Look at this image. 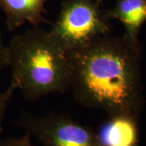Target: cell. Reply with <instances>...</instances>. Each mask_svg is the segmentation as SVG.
Listing matches in <instances>:
<instances>
[{
  "instance_id": "1",
  "label": "cell",
  "mask_w": 146,
  "mask_h": 146,
  "mask_svg": "<svg viewBox=\"0 0 146 146\" xmlns=\"http://www.w3.org/2000/svg\"><path fill=\"white\" fill-rule=\"evenodd\" d=\"M66 52L72 69L70 89L78 104L109 117L138 119L144 104L139 41L106 35Z\"/></svg>"
},
{
  "instance_id": "2",
  "label": "cell",
  "mask_w": 146,
  "mask_h": 146,
  "mask_svg": "<svg viewBox=\"0 0 146 146\" xmlns=\"http://www.w3.org/2000/svg\"><path fill=\"white\" fill-rule=\"evenodd\" d=\"M7 48L10 83L27 100L70 89L72 69L66 52L49 31L35 27L13 36Z\"/></svg>"
},
{
  "instance_id": "3",
  "label": "cell",
  "mask_w": 146,
  "mask_h": 146,
  "mask_svg": "<svg viewBox=\"0 0 146 146\" xmlns=\"http://www.w3.org/2000/svg\"><path fill=\"white\" fill-rule=\"evenodd\" d=\"M110 31V19L95 0H66L49 32L67 52L109 35Z\"/></svg>"
},
{
  "instance_id": "4",
  "label": "cell",
  "mask_w": 146,
  "mask_h": 146,
  "mask_svg": "<svg viewBox=\"0 0 146 146\" xmlns=\"http://www.w3.org/2000/svg\"><path fill=\"white\" fill-rule=\"evenodd\" d=\"M15 124L43 146H101L96 131L66 115L36 116L22 111Z\"/></svg>"
},
{
  "instance_id": "5",
  "label": "cell",
  "mask_w": 146,
  "mask_h": 146,
  "mask_svg": "<svg viewBox=\"0 0 146 146\" xmlns=\"http://www.w3.org/2000/svg\"><path fill=\"white\" fill-rule=\"evenodd\" d=\"M47 0H0V9L4 12L5 25L13 31L25 23L37 27L47 23L45 5Z\"/></svg>"
},
{
  "instance_id": "6",
  "label": "cell",
  "mask_w": 146,
  "mask_h": 146,
  "mask_svg": "<svg viewBox=\"0 0 146 146\" xmlns=\"http://www.w3.org/2000/svg\"><path fill=\"white\" fill-rule=\"evenodd\" d=\"M97 135L101 146H139L138 119L128 116H110Z\"/></svg>"
},
{
  "instance_id": "7",
  "label": "cell",
  "mask_w": 146,
  "mask_h": 146,
  "mask_svg": "<svg viewBox=\"0 0 146 146\" xmlns=\"http://www.w3.org/2000/svg\"><path fill=\"white\" fill-rule=\"evenodd\" d=\"M105 12L110 20L121 22L126 36L139 41V31L146 22V0H116L114 8Z\"/></svg>"
},
{
  "instance_id": "8",
  "label": "cell",
  "mask_w": 146,
  "mask_h": 146,
  "mask_svg": "<svg viewBox=\"0 0 146 146\" xmlns=\"http://www.w3.org/2000/svg\"><path fill=\"white\" fill-rule=\"evenodd\" d=\"M16 90L14 85L10 83L6 89L0 91V135L3 131V123L5 112Z\"/></svg>"
},
{
  "instance_id": "9",
  "label": "cell",
  "mask_w": 146,
  "mask_h": 146,
  "mask_svg": "<svg viewBox=\"0 0 146 146\" xmlns=\"http://www.w3.org/2000/svg\"><path fill=\"white\" fill-rule=\"evenodd\" d=\"M0 146H33L31 143V135L26 132L18 137H9L0 139Z\"/></svg>"
},
{
  "instance_id": "10",
  "label": "cell",
  "mask_w": 146,
  "mask_h": 146,
  "mask_svg": "<svg viewBox=\"0 0 146 146\" xmlns=\"http://www.w3.org/2000/svg\"><path fill=\"white\" fill-rule=\"evenodd\" d=\"M8 67V48L3 42L2 34L0 30V71Z\"/></svg>"
},
{
  "instance_id": "11",
  "label": "cell",
  "mask_w": 146,
  "mask_h": 146,
  "mask_svg": "<svg viewBox=\"0 0 146 146\" xmlns=\"http://www.w3.org/2000/svg\"><path fill=\"white\" fill-rule=\"evenodd\" d=\"M95 1H96V3H98V5H100V4H101V3H102V0H95Z\"/></svg>"
}]
</instances>
